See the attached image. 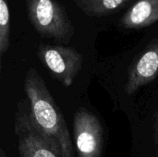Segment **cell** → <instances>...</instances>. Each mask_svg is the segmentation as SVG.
Instances as JSON below:
<instances>
[{"instance_id": "5b68a950", "label": "cell", "mask_w": 158, "mask_h": 157, "mask_svg": "<svg viewBox=\"0 0 158 157\" xmlns=\"http://www.w3.org/2000/svg\"><path fill=\"white\" fill-rule=\"evenodd\" d=\"M73 143L77 157H102L104 130L99 118L84 107L73 117Z\"/></svg>"}, {"instance_id": "7a4b0ae2", "label": "cell", "mask_w": 158, "mask_h": 157, "mask_svg": "<svg viewBox=\"0 0 158 157\" xmlns=\"http://www.w3.org/2000/svg\"><path fill=\"white\" fill-rule=\"evenodd\" d=\"M27 17L33 29L44 38L68 44L75 29L65 7L57 0H26Z\"/></svg>"}, {"instance_id": "30bf717a", "label": "cell", "mask_w": 158, "mask_h": 157, "mask_svg": "<svg viewBox=\"0 0 158 157\" xmlns=\"http://www.w3.org/2000/svg\"><path fill=\"white\" fill-rule=\"evenodd\" d=\"M153 141L156 147V155L158 157V104L153 120Z\"/></svg>"}, {"instance_id": "277c9868", "label": "cell", "mask_w": 158, "mask_h": 157, "mask_svg": "<svg viewBox=\"0 0 158 157\" xmlns=\"http://www.w3.org/2000/svg\"><path fill=\"white\" fill-rule=\"evenodd\" d=\"M36 55L52 76L65 87L71 86L82 68L83 56L71 46L40 43Z\"/></svg>"}, {"instance_id": "8fae6325", "label": "cell", "mask_w": 158, "mask_h": 157, "mask_svg": "<svg viewBox=\"0 0 158 157\" xmlns=\"http://www.w3.org/2000/svg\"><path fill=\"white\" fill-rule=\"evenodd\" d=\"M0 157H7L3 148H1V149H0Z\"/></svg>"}, {"instance_id": "ba28073f", "label": "cell", "mask_w": 158, "mask_h": 157, "mask_svg": "<svg viewBox=\"0 0 158 157\" xmlns=\"http://www.w3.org/2000/svg\"><path fill=\"white\" fill-rule=\"evenodd\" d=\"M130 0H73L75 5L89 17H103L115 13Z\"/></svg>"}, {"instance_id": "6da1fadb", "label": "cell", "mask_w": 158, "mask_h": 157, "mask_svg": "<svg viewBox=\"0 0 158 157\" xmlns=\"http://www.w3.org/2000/svg\"><path fill=\"white\" fill-rule=\"evenodd\" d=\"M24 92L34 127L58 151L61 157H76L68 124L40 73L31 68L24 78Z\"/></svg>"}, {"instance_id": "3957f363", "label": "cell", "mask_w": 158, "mask_h": 157, "mask_svg": "<svg viewBox=\"0 0 158 157\" xmlns=\"http://www.w3.org/2000/svg\"><path fill=\"white\" fill-rule=\"evenodd\" d=\"M19 157H61L56 148L34 127L27 99L17 105L14 123Z\"/></svg>"}, {"instance_id": "52a82bcc", "label": "cell", "mask_w": 158, "mask_h": 157, "mask_svg": "<svg viewBox=\"0 0 158 157\" xmlns=\"http://www.w3.org/2000/svg\"><path fill=\"white\" fill-rule=\"evenodd\" d=\"M158 21V0H137L121 17L119 24L128 30L147 28Z\"/></svg>"}, {"instance_id": "8992f818", "label": "cell", "mask_w": 158, "mask_h": 157, "mask_svg": "<svg viewBox=\"0 0 158 157\" xmlns=\"http://www.w3.org/2000/svg\"><path fill=\"white\" fill-rule=\"evenodd\" d=\"M157 77L158 34L131 64L124 90L129 95L134 94Z\"/></svg>"}, {"instance_id": "9c48e42d", "label": "cell", "mask_w": 158, "mask_h": 157, "mask_svg": "<svg viewBox=\"0 0 158 157\" xmlns=\"http://www.w3.org/2000/svg\"><path fill=\"white\" fill-rule=\"evenodd\" d=\"M10 45V15L7 0H0V61Z\"/></svg>"}]
</instances>
